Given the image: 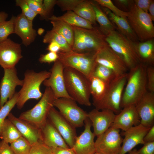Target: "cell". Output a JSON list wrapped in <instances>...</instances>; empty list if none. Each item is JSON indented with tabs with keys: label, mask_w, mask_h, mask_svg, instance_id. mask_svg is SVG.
<instances>
[{
	"label": "cell",
	"mask_w": 154,
	"mask_h": 154,
	"mask_svg": "<svg viewBox=\"0 0 154 154\" xmlns=\"http://www.w3.org/2000/svg\"><path fill=\"white\" fill-rule=\"evenodd\" d=\"M147 66L140 63L129 70L125 87L123 93L120 107L135 105L147 91L146 75Z\"/></svg>",
	"instance_id": "6da1fadb"
},
{
	"label": "cell",
	"mask_w": 154,
	"mask_h": 154,
	"mask_svg": "<svg viewBox=\"0 0 154 154\" xmlns=\"http://www.w3.org/2000/svg\"><path fill=\"white\" fill-rule=\"evenodd\" d=\"M64 74L66 88L69 96L80 104L90 106L89 79L79 71L69 67H64Z\"/></svg>",
	"instance_id": "7a4b0ae2"
},
{
	"label": "cell",
	"mask_w": 154,
	"mask_h": 154,
	"mask_svg": "<svg viewBox=\"0 0 154 154\" xmlns=\"http://www.w3.org/2000/svg\"><path fill=\"white\" fill-rule=\"evenodd\" d=\"M74 41L72 50L80 53H96L108 45L106 36L96 28L92 29L72 26Z\"/></svg>",
	"instance_id": "3957f363"
},
{
	"label": "cell",
	"mask_w": 154,
	"mask_h": 154,
	"mask_svg": "<svg viewBox=\"0 0 154 154\" xmlns=\"http://www.w3.org/2000/svg\"><path fill=\"white\" fill-rule=\"evenodd\" d=\"M50 74V71L46 70L37 72L29 70L25 72L22 87L18 92L19 97L16 105L19 109H22L29 99L37 100L41 98L43 94L40 91V85Z\"/></svg>",
	"instance_id": "277c9868"
},
{
	"label": "cell",
	"mask_w": 154,
	"mask_h": 154,
	"mask_svg": "<svg viewBox=\"0 0 154 154\" xmlns=\"http://www.w3.org/2000/svg\"><path fill=\"white\" fill-rule=\"evenodd\" d=\"M105 40L110 47L124 61L129 69L140 62L132 41L115 30L106 36Z\"/></svg>",
	"instance_id": "5b68a950"
},
{
	"label": "cell",
	"mask_w": 154,
	"mask_h": 154,
	"mask_svg": "<svg viewBox=\"0 0 154 154\" xmlns=\"http://www.w3.org/2000/svg\"><path fill=\"white\" fill-rule=\"evenodd\" d=\"M50 88L46 87L38 102L32 108L22 113L19 118L41 129L46 122L55 100Z\"/></svg>",
	"instance_id": "8992f818"
},
{
	"label": "cell",
	"mask_w": 154,
	"mask_h": 154,
	"mask_svg": "<svg viewBox=\"0 0 154 154\" xmlns=\"http://www.w3.org/2000/svg\"><path fill=\"white\" fill-rule=\"evenodd\" d=\"M96 53H80L72 50L67 52L59 51L58 59L65 67L74 68L79 71L88 79L97 64Z\"/></svg>",
	"instance_id": "52a82bcc"
},
{
	"label": "cell",
	"mask_w": 154,
	"mask_h": 154,
	"mask_svg": "<svg viewBox=\"0 0 154 154\" xmlns=\"http://www.w3.org/2000/svg\"><path fill=\"white\" fill-rule=\"evenodd\" d=\"M127 73L116 78L110 84L103 97L99 101L93 103L96 109L98 110H109L114 113H119L121 111V100Z\"/></svg>",
	"instance_id": "ba28073f"
},
{
	"label": "cell",
	"mask_w": 154,
	"mask_h": 154,
	"mask_svg": "<svg viewBox=\"0 0 154 154\" xmlns=\"http://www.w3.org/2000/svg\"><path fill=\"white\" fill-rule=\"evenodd\" d=\"M127 19L140 42L153 38L154 27L150 15L138 8L134 3L128 12Z\"/></svg>",
	"instance_id": "9c48e42d"
},
{
	"label": "cell",
	"mask_w": 154,
	"mask_h": 154,
	"mask_svg": "<svg viewBox=\"0 0 154 154\" xmlns=\"http://www.w3.org/2000/svg\"><path fill=\"white\" fill-rule=\"evenodd\" d=\"M54 106L75 128L82 126L88 117V113L79 107L74 100L65 98L55 99Z\"/></svg>",
	"instance_id": "30bf717a"
},
{
	"label": "cell",
	"mask_w": 154,
	"mask_h": 154,
	"mask_svg": "<svg viewBox=\"0 0 154 154\" xmlns=\"http://www.w3.org/2000/svg\"><path fill=\"white\" fill-rule=\"evenodd\" d=\"M120 130L112 127L97 137L95 141L96 152L101 154H119L123 139Z\"/></svg>",
	"instance_id": "8fae6325"
},
{
	"label": "cell",
	"mask_w": 154,
	"mask_h": 154,
	"mask_svg": "<svg viewBox=\"0 0 154 154\" xmlns=\"http://www.w3.org/2000/svg\"><path fill=\"white\" fill-rule=\"evenodd\" d=\"M54 63L50 70V75L43 82V85L51 88L55 99L65 98L73 99L66 88L64 74L65 67L59 60Z\"/></svg>",
	"instance_id": "7c38bea8"
},
{
	"label": "cell",
	"mask_w": 154,
	"mask_h": 154,
	"mask_svg": "<svg viewBox=\"0 0 154 154\" xmlns=\"http://www.w3.org/2000/svg\"><path fill=\"white\" fill-rule=\"evenodd\" d=\"M96 61L112 70L116 77L127 74L129 70L123 60L108 44L96 53Z\"/></svg>",
	"instance_id": "4fadbf2b"
},
{
	"label": "cell",
	"mask_w": 154,
	"mask_h": 154,
	"mask_svg": "<svg viewBox=\"0 0 154 154\" xmlns=\"http://www.w3.org/2000/svg\"><path fill=\"white\" fill-rule=\"evenodd\" d=\"M48 119L60 134L68 147L72 148L77 137L76 128L54 107L51 109Z\"/></svg>",
	"instance_id": "5bb4252c"
},
{
	"label": "cell",
	"mask_w": 154,
	"mask_h": 154,
	"mask_svg": "<svg viewBox=\"0 0 154 154\" xmlns=\"http://www.w3.org/2000/svg\"><path fill=\"white\" fill-rule=\"evenodd\" d=\"M4 74L0 83V109L16 93L17 86H22L23 80L18 78L15 67L5 68Z\"/></svg>",
	"instance_id": "9a60e30c"
},
{
	"label": "cell",
	"mask_w": 154,
	"mask_h": 154,
	"mask_svg": "<svg viewBox=\"0 0 154 154\" xmlns=\"http://www.w3.org/2000/svg\"><path fill=\"white\" fill-rule=\"evenodd\" d=\"M20 44L9 38L0 41V66L3 69L15 67L23 57Z\"/></svg>",
	"instance_id": "2e32d148"
},
{
	"label": "cell",
	"mask_w": 154,
	"mask_h": 154,
	"mask_svg": "<svg viewBox=\"0 0 154 154\" xmlns=\"http://www.w3.org/2000/svg\"><path fill=\"white\" fill-rule=\"evenodd\" d=\"M114 113L109 110L96 108L88 113V117L91 123L95 136L98 137L111 127L116 115Z\"/></svg>",
	"instance_id": "e0dca14e"
},
{
	"label": "cell",
	"mask_w": 154,
	"mask_h": 154,
	"mask_svg": "<svg viewBox=\"0 0 154 154\" xmlns=\"http://www.w3.org/2000/svg\"><path fill=\"white\" fill-rule=\"evenodd\" d=\"M151 127L140 123L124 131L122 134L124 138L123 139L119 154H125L132 150L137 145L144 144V137Z\"/></svg>",
	"instance_id": "ac0fdd59"
},
{
	"label": "cell",
	"mask_w": 154,
	"mask_h": 154,
	"mask_svg": "<svg viewBox=\"0 0 154 154\" xmlns=\"http://www.w3.org/2000/svg\"><path fill=\"white\" fill-rule=\"evenodd\" d=\"M84 123V129L77 137L72 148L76 154H94L96 152L95 136L91 130L92 123L88 117Z\"/></svg>",
	"instance_id": "d6986e66"
},
{
	"label": "cell",
	"mask_w": 154,
	"mask_h": 154,
	"mask_svg": "<svg viewBox=\"0 0 154 154\" xmlns=\"http://www.w3.org/2000/svg\"><path fill=\"white\" fill-rule=\"evenodd\" d=\"M140 123L152 127L154 122V93L147 91L135 105Z\"/></svg>",
	"instance_id": "ffe728a7"
},
{
	"label": "cell",
	"mask_w": 154,
	"mask_h": 154,
	"mask_svg": "<svg viewBox=\"0 0 154 154\" xmlns=\"http://www.w3.org/2000/svg\"><path fill=\"white\" fill-rule=\"evenodd\" d=\"M140 122L135 106L131 105L124 107L118 114L116 115L111 127L121 129L124 131L139 125Z\"/></svg>",
	"instance_id": "44dd1931"
},
{
	"label": "cell",
	"mask_w": 154,
	"mask_h": 154,
	"mask_svg": "<svg viewBox=\"0 0 154 154\" xmlns=\"http://www.w3.org/2000/svg\"><path fill=\"white\" fill-rule=\"evenodd\" d=\"M9 119L16 127L22 136L32 145L42 141L41 129L27 121L17 118L11 113L8 116Z\"/></svg>",
	"instance_id": "7402d4cb"
},
{
	"label": "cell",
	"mask_w": 154,
	"mask_h": 154,
	"mask_svg": "<svg viewBox=\"0 0 154 154\" xmlns=\"http://www.w3.org/2000/svg\"><path fill=\"white\" fill-rule=\"evenodd\" d=\"M14 33L21 38L22 43L26 46L34 42L37 36L36 30L33 28V21L29 20L22 13L16 17Z\"/></svg>",
	"instance_id": "603a6c76"
},
{
	"label": "cell",
	"mask_w": 154,
	"mask_h": 154,
	"mask_svg": "<svg viewBox=\"0 0 154 154\" xmlns=\"http://www.w3.org/2000/svg\"><path fill=\"white\" fill-rule=\"evenodd\" d=\"M41 130L42 141L51 149L69 147L54 126L48 119Z\"/></svg>",
	"instance_id": "cb8c5ba5"
},
{
	"label": "cell",
	"mask_w": 154,
	"mask_h": 154,
	"mask_svg": "<svg viewBox=\"0 0 154 154\" xmlns=\"http://www.w3.org/2000/svg\"><path fill=\"white\" fill-rule=\"evenodd\" d=\"M140 63L147 66L154 64V41L153 38L143 42H132Z\"/></svg>",
	"instance_id": "d4e9b609"
},
{
	"label": "cell",
	"mask_w": 154,
	"mask_h": 154,
	"mask_svg": "<svg viewBox=\"0 0 154 154\" xmlns=\"http://www.w3.org/2000/svg\"><path fill=\"white\" fill-rule=\"evenodd\" d=\"M103 9L109 20L117 27L120 33L131 41H138V38L127 19L115 15L107 8L103 7Z\"/></svg>",
	"instance_id": "484cf974"
},
{
	"label": "cell",
	"mask_w": 154,
	"mask_h": 154,
	"mask_svg": "<svg viewBox=\"0 0 154 154\" xmlns=\"http://www.w3.org/2000/svg\"><path fill=\"white\" fill-rule=\"evenodd\" d=\"M50 20H60L72 26L88 29H92L94 27L90 22L80 17L73 11H68L64 14L60 16L53 15L49 17Z\"/></svg>",
	"instance_id": "4316f807"
},
{
	"label": "cell",
	"mask_w": 154,
	"mask_h": 154,
	"mask_svg": "<svg viewBox=\"0 0 154 154\" xmlns=\"http://www.w3.org/2000/svg\"><path fill=\"white\" fill-rule=\"evenodd\" d=\"M91 3L95 12L96 21L99 23V29L102 33L106 36L115 30V26L109 20L98 4L92 1Z\"/></svg>",
	"instance_id": "83f0119b"
},
{
	"label": "cell",
	"mask_w": 154,
	"mask_h": 154,
	"mask_svg": "<svg viewBox=\"0 0 154 154\" xmlns=\"http://www.w3.org/2000/svg\"><path fill=\"white\" fill-rule=\"evenodd\" d=\"M89 80L90 94L94 103L99 101L103 97L110 83L94 76H92Z\"/></svg>",
	"instance_id": "f1b7e54d"
},
{
	"label": "cell",
	"mask_w": 154,
	"mask_h": 154,
	"mask_svg": "<svg viewBox=\"0 0 154 154\" xmlns=\"http://www.w3.org/2000/svg\"><path fill=\"white\" fill-rule=\"evenodd\" d=\"M21 133L11 121L6 118L2 126L0 138L8 143H11L21 137Z\"/></svg>",
	"instance_id": "f546056e"
},
{
	"label": "cell",
	"mask_w": 154,
	"mask_h": 154,
	"mask_svg": "<svg viewBox=\"0 0 154 154\" xmlns=\"http://www.w3.org/2000/svg\"><path fill=\"white\" fill-rule=\"evenodd\" d=\"M52 26L51 30L63 36L72 47L74 41V32L72 26L60 20H50Z\"/></svg>",
	"instance_id": "4dcf8cb0"
},
{
	"label": "cell",
	"mask_w": 154,
	"mask_h": 154,
	"mask_svg": "<svg viewBox=\"0 0 154 154\" xmlns=\"http://www.w3.org/2000/svg\"><path fill=\"white\" fill-rule=\"evenodd\" d=\"M78 16L95 25V12L91 1L83 0L73 11Z\"/></svg>",
	"instance_id": "1f68e13d"
},
{
	"label": "cell",
	"mask_w": 154,
	"mask_h": 154,
	"mask_svg": "<svg viewBox=\"0 0 154 154\" xmlns=\"http://www.w3.org/2000/svg\"><path fill=\"white\" fill-rule=\"evenodd\" d=\"M52 42H55L60 46V51L67 52L72 50V47L63 36L51 30L46 32L43 42L45 43H49Z\"/></svg>",
	"instance_id": "d6a6232c"
},
{
	"label": "cell",
	"mask_w": 154,
	"mask_h": 154,
	"mask_svg": "<svg viewBox=\"0 0 154 154\" xmlns=\"http://www.w3.org/2000/svg\"><path fill=\"white\" fill-rule=\"evenodd\" d=\"M92 76L98 78L109 84L116 78L115 73L112 70L97 63L93 70Z\"/></svg>",
	"instance_id": "836d02e7"
},
{
	"label": "cell",
	"mask_w": 154,
	"mask_h": 154,
	"mask_svg": "<svg viewBox=\"0 0 154 154\" xmlns=\"http://www.w3.org/2000/svg\"><path fill=\"white\" fill-rule=\"evenodd\" d=\"M10 146L15 154H29L32 145L22 136L11 143Z\"/></svg>",
	"instance_id": "e575fe53"
},
{
	"label": "cell",
	"mask_w": 154,
	"mask_h": 154,
	"mask_svg": "<svg viewBox=\"0 0 154 154\" xmlns=\"http://www.w3.org/2000/svg\"><path fill=\"white\" fill-rule=\"evenodd\" d=\"M18 97V92H16L13 97L9 100L0 109V133L4 121L16 105Z\"/></svg>",
	"instance_id": "d590c367"
},
{
	"label": "cell",
	"mask_w": 154,
	"mask_h": 154,
	"mask_svg": "<svg viewBox=\"0 0 154 154\" xmlns=\"http://www.w3.org/2000/svg\"><path fill=\"white\" fill-rule=\"evenodd\" d=\"M15 18L13 15L9 20L0 23V41L7 38L9 35L14 33Z\"/></svg>",
	"instance_id": "8d00e7d4"
},
{
	"label": "cell",
	"mask_w": 154,
	"mask_h": 154,
	"mask_svg": "<svg viewBox=\"0 0 154 154\" xmlns=\"http://www.w3.org/2000/svg\"><path fill=\"white\" fill-rule=\"evenodd\" d=\"M98 4L107 8L113 13L118 16L127 19L128 12H125L118 9L110 0H94Z\"/></svg>",
	"instance_id": "74e56055"
},
{
	"label": "cell",
	"mask_w": 154,
	"mask_h": 154,
	"mask_svg": "<svg viewBox=\"0 0 154 154\" xmlns=\"http://www.w3.org/2000/svg\"><path fill=\"white\" fill-rule=\"evenodd\" d=\"M16 5L19 7L22 10V13L29 20L33 21L37 15L30 7L25 0H16Z\"/></svg>",
	"instance_id": "f35d334b"
},
{
	"label": "cell",
	"mask_w": 154,
	"mask_h": 154,
	"mask_svg": "<svg viewBox=\"0 0 154 154\" xmlns=\"http://www.w3.org/2000/svg\"><path fill=\"white\" fill-rule=\"evenodd\" d=\"M29 154H52V153L51 148L40 141L32 145Z\"/></svg>",
	"instance_id": "ab89813d"
},
{
	"label": "cell",
	"mask_w": 154,
	"mask_h": 154,
	"mask_svg": "<svg viewBox=\"0 0 154 154\" xmlns=\"http://www.w3.org/2000/svg\"><path fill=\"white\" fill-rule=\"evenodd\" d=\"M83 0H56V4L63 11H73Z\"/></svg>",
	"instance_id": "60d3db41"
},
{
	"label": "cell",
	"mask_w": 154,
	"mask_h": 154,
	"mask_svg": "<svg viewBox=\"0 0 154 154\" xmlns=\"http://www.w3.org/2000/svg\"><path fill=\"white\" fill-rule=\"evenodd\" d=\"M146 75L147 90L154 93V68L153 66H147Z\"/></svg>",
	"instance_id": "b9f144b4"
},
{
	"label": "cell",
	"mask_w": 154,
	"mask_h": 154,
	"mask_svg": "<svg viewBox=\"0 0 154 154\" xmlns=\"http://www.w3.org/2000/svg\"><path fill=\"white\" fill-rule=\"evenodd\" d=\"M31 9L37 14H39L42 18H46L45 13L42 5H40L34 0H25Z\"/></svg>",
	"instance_id": "7bdbcfd3"
},
{
	"label": "cell",
	"mask_w": 154,
	"mask_h": 154,
	"mask_svg": "<svg viewBox=\"0 0 154 154\" xmlns=\"http://www.w3.org/2000/svg\"><path fill=\"white\" fill-rule=\"evenodd\" d=\"M112 1L114 4L120 10L128 12L134 3L133 0H115Z\"/></svg>",
	"instance_id": "ee69618b"
},
{
	"label": "cell",
	"mask_w": 154,
	"mask_h": 154,
	"mask_svg": "<svg viewBox=\"0 0 154 154\" xmlns=\"http://www.w3.org/2000/svg\"><path fill=\"white\" fill-rule=\"evenodd\" d=\"M58 59V53L49 52L46 54L41 55L39 59V61L41 63H47L50 64L52 62H54Z\"/></svg>",
	"instance_id": "f6af8a7d"
},
{
	"label": "cell",
	"mask_w": 154,
	"mask_h": 154,
	"mask_svg": "<svg viewBox=\"0 0 154 154\" xmlns=\"http://www.w3.org/2000/svg\"><path fill=\"white\" fill-rule=\"evenodd\" d=\"M137 152L138 154H154V141L145 143Z\"/></svg>",
	"instance_id": "bcb514c9"
},
{
	"label": "cell",
	"mask_w": 154,
	"mask_h": 154,
	"mask_svg": "<svg viewBox=\"0 0 154 154\" xmlns=\"http://www.w3.org/2000/svg\"><path fill=\"white\" fill-rule=\"evenodd\" d=\"M152 0H135L134 3L139 9L148 13L149 7Z\"/></svg>",
	"instance_id": "7dc6e473"
},
{
	"label": "cell",
	"mask_w": 154,
	"mask_h": 154,
	"mask_svg": "<svg viewBox=\"0 0 154 154\" xmlns=\"http://www.w3.org/2000/svg\"><path fill=\"white\" fill-rule=\"evenodd\" d=\"M56 0H43L42 6L45 13L46 18L47 17L51 11L56 4Z\"/></svg>",
	"instance_id": "c3c4849f"
},
{
	"label": "cell",
	"mask_w": 154,
	"mask_h": 154,
	"mask_svg": "<svg viewBox=\"0 0 154 154\" xmlns=\"http://www.w3.org/2000/svg\"><path fill=\"white\" fill-rule=\"evenodd\" d=\"M52 154H76L72 148L58 147L51 149Z\"/></svg>",
	"instance_id": "681fc988"
},
{
	"label": "cell",
	"mask_w": 154,
	"mask_h": 154,
	"mask_svg": "<svg viewBox=\"0 0 154 154\" xmlns=\"http://www.w3.org/2000/svg\"><path fill=\"white\" fill-rule=\"evenodd\" d=\"M0 154H15L9 143L3 140L0 141Z\"/></svg>",
	"instance_id": "f907efd6"
},
{
	"label": "cell",
	"mask_w": 154,
	"mask_h": 154,
	"mask_svg": "<svg viewBox=\"0 0 154 154\" xmlns=\"http://www.w3.org/2000/svg\"><path fill=\"white\" fill-rule=\"evenodd\" d=\"M143 141L145 143L154 141V125L151 127L145 135Z\"/></svg>",
	"instance_id": "816d5d0a"
},
{
	"label": "cell",
	"mask_w": 154,
	"mask_h": 154,
	"mask_svg": "<svg viewBox=\"0 0 154 154\" xmlns=\"http://www.w3.org/2000/svg\"><path fill=\"white\" fill-rule=\"evenodd\" d=\"M46 49L50 52L58 53L61 50L60 46L57 43L52 42L49 43Z\"/></svg>",
	"instance_id": "f5cc1de1"
},
{
	"label": "cell",
	"mask_w": 154,
	"mask_h": 154,
	"mask_svg": "<svg viewBox=\"0 0 154 154\" xmlns=\"http://www.w3.org/2000/svg\"><path fill=\"white\" fill-rule=\"evenodd\" d=\"M148 13L152 21H154V1L152 0L149 7Z\"/></svg>",
	"instance_id": "db71d44e"
},
{
	"label": "cell",
	"mask_w": 154,
	"mask_h": 154,
	"mask_svg": "<svg viewBox=\"0 0 154 154\" xmlns=\"http://www.w3.org/2000/svg\"><path fill=\"white\" fill-rule=\"evenodd\" d=\"M8 17V14L4 11L0 12V23L6 21Z\"/></svg>",
	"instance_id": "11a10c76"
},
{
	"label": "cell",
	"mask_w": 154,
	"mask_h": 154,
	"mask_svg": "<svg viewBox=\"0 0 154 154\" xmlns=\"http://www.w3.org/2000/svg\"><path fill=\"white\" fill-rule=\"evenodd\" d=\"M44 31V29L42 28H39L37 31L38 34L39 35H41Z\"/></svg>",
	"instance_id": "9f6ffc18"
},
{
	"label": "cell",
	"mask_w": 154,
	"mask_h": 154,
	"mask_svg": "<svg viewBox=\"0 0 154 154\" xmlns=\"http://www.w3.org/2000/svg\"><path fill=\"white\" fill-rule=\"evenodd\" d=\"M128 153L129 154H138L137 152V150L136 149L132 150Z\"/></svg>",
	"instance_id": "6f0895ef"
},
{
	"label": "cell",
	"mask_w": 154,
	"mask_h": 154,
	"mask_svg": "<svg viewBox=\"0 0 154 154\" xmlns=\"http://www.w3.org/2000/svg\"><path fill=\"white\" fill-rule=\"evenodd\" d=\"M36 2L42 5L43 2V0H34Z\"/></svg>",
	"instance_id": "680465c9"
},
{
	"label": "cell",
	"mask_w": 154,
	"mask_h": 154,
	"mask_svg": "<svg viewBox=\"0 0 154 154\" xmlns=\"http://www.w3.org/2000/svg\"><path fill=\"white\" fill-rule=\"evenodd\" d=\"M94 154H101L99 153L96 152Z\"/></svg>",
	"instance_id": "91938a15"
}]
</instances>
